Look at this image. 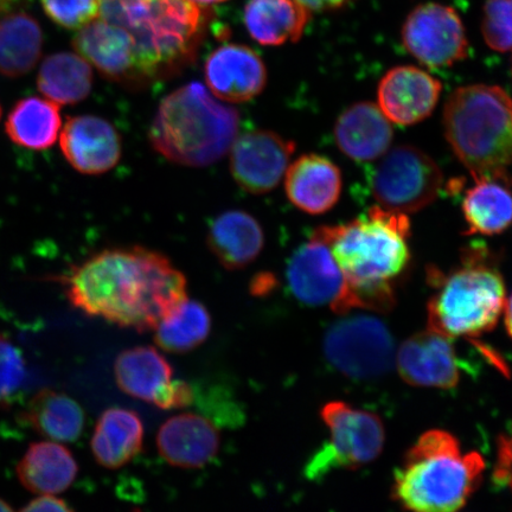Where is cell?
Returning <instances> with one entry per match:
<instances>
[{
  "label": "cell",
  "mask_w": 512,
  "mask_h": 512,
  "mask_svg": "<svg viewBox=\"0 0 512 512\" xmlns=\"http://www.w3.org/2000/svg\"><path fill=\"white\" fill-rule=\"evenodd\" d=\"M64 285L75 309L139 332L155 330L188 299L184 274L162 253L138 246L94 254Z\"/></svg>",
  "instance_id": "cell-1"
},
{
  "label": "cell",
  "mask_w": 512,
  "mask_h": 512,
  "mask_svg": "<svg viewBox=\"0 0 512 512\" xmlns=\"http://www.w3.org/2000/svg\"><path fill=\"white\" fill-rule=\"evenodd\" d=\"M99 19L130 47L136 88L181 73L194 62L208 18L190 0H99Z\"/></svg>",
  "instance_id": "cell-2"
},
{
  "label": "cell",
  "mask_w": 512,
  "mask_h": 512,
  "mask_svg": "<svg viewBox=\"0 0 512 512\" xmlns=\"http://www.w3.org/2000/svg\"><path fill=\"white\" fill-rule=\"evenodd\" d=\"M408 216L376 206L356 220L323 226L312 235L330 247L361 310L388 311L395 304L393 281L411 260Z\"/></svg>",
  "instance_id": "cell-3"
},
{
  "label": "cell",
  "mask_w": 512,
  "mask_h": 512,
  "mask_svg": "<svg viewBox=\"0 0 512 512\" xmlns=\"http://www.w3.org/2000/svg\"><path fill=\"white\" fill-rule=\"evenodd\" d=\"M240 114L198 82L160 102L149 131L153 150L178 165L204 168L219 162L238 137Z\"/></svg>",
  "instance_id": "cell-4"
},
{
  "label": "cell",
  "mask_w": 512,
  "mask_h": 512,
  "mask_svg": "<svg viewBox=\"0 0 512 512\" xmlns=\"http://www.w3.org/2000/svg\"><path fill=\"white\" fill-rule=\"evenodd\" d=\"M484 469L482 456L463 453L454 435L428 431L396 471L393 496L411 512H457L482 483Z\"/></svg>",
  "instance_id": "cell-5"
},
{
  "label": "cell",
  "mask_w": 512,
  "mask_h": 512,
  "mask_svg": "<svg viewBox=\"0 0 512 512\" xmlns=\"http://www.w3.org/2000/svg\"><path fill=\"white\" fill-rule=\"evenodd\" d=\"M444 126L448 143L472 177L512 165V99L502 88H458L446 102Z\"/></svg>",
  "instance_id": "cell-6"
},
{
  "label": "cell",
  "mask_w": 512,
  "mask_h": 512,
  "mask_svg": "<svg viewBox=\"0 0 512 512\" xmlns=\"http://www.w3.org/2000/svg\"><path fill=\"white\" fill-rule=\"evenodd\" d=\"M433 278L428 329L456 338L478 337L495 328L507 297L502 274L484 252L467 255L457 270Z\"/></svg>",
  "instance_id": "cell-7"
},
{
  "label": "cell",
  "mask_w": 512,
  "mask_h": 512,
  "mask_svg": "<svg viewBox=\"0 0 512 512\" xmlns=\"http://www.w3.org/2000/svg\"><path fill=\"white\" fill-rule=\"evenodd\" d=\"M320 415L329 428L330 441L307 464V477L316 479L336 469L355 470L380 456L386 434L379 416L341 401L326 403Z\"/></svg>",
  "instance_id": "cell-8"
},
{
  "label": "cell",
  "mask_w": 512,
  "mask_h": 512,
  "mask_svg": "<svg viewBox=\"0 0 512 512\" xmlns=\"http://www.w3.org/2000/svg\"><path fill=\"white\" fill-rule=\"evenodd\" d=\"M443 182L431 157L414 146L400 145L381 157L371 176V192L380 207L407 215L437 200Z\"/></svg>",
  "instance_id": "cell-9"
},
{
  "label": "cell",
  "mask_w": 512,
  "mask_h": 512,
  "mask_svg": "<svg viewBox=\"0 0 512 512\" xmlns=\"http://www.w3.org/2000/svg\"><path fill=\"white\" fill-rule=\"evenodd\" d=\"M394 339L379 318L357 315L338 320L324 337L326 360L354 380L376 379L394 363Z\"/></svg>",
  "instance_id": "cell-10"
},
{
  "label": "cell",
  "mask_w": 512,
  "mask_h": 512,
  "mask_svg": "<svg viewBox=\"0 0 512 512\" xmlns=\"http://www.w3.org/2000/svg\"><path fill=\"white\" fill-rule=\"evenodd\" d=\"M287 283L293 296L309 306H329L336 313L360 309L328 243L312 235L287 266Z\"/></svg>",
  "instance_id": "cell-11"
},
{
  "label": "cell",
  "mask_w": 512,
  "mask_h": 512,
  "mask_svg": "<svg viewBox=\"0 0 512 512\" xmlns=\"http://www.w3.org/2000/svg\"><path fill=\"white\" fill-rule=\"evenodd\" d=\"M402 41L416 60L433 69L464 60L469 48L457 11L437 3L422 4L411 12L403 25Z\"/></svg>",
  "instance_id": "cell-12"
},
{
  "label": "cell",
  "mask_w": 512,
  "mask_h": 512,
  "mask_svg": "<svg viewBox=\"0 0 512 512\" xmlns=\"http://www.w3.org/2000/svg\"><path fill=\"white\" fill-rule=\"evenodd\" d=\"M294 151L296 143L277 132H246L230 147V172L249 194H267L283 181Z\"/></svg>",
  "instance_id": "cell-13"
},
{
  "label": "cell",
  "mask_w": 512,
  "mask_h": 512,
  "mask_svg": "<svg viewBox=\"0 0 512 512\" xmlns=\"http://www.w3.org/2000/svg\"><path fill=\"white\" fill-rule=\"evenodd\" d=\"M60 146L67 162L83 175H104L123 155L117 128L96 115L69 118L61 131Z\"/></svg>",
  "instance_id": "cell-14"
},
{
  "label": "cell",
  "mask_w": 512,
  "mask_h": 512,
  "mask_svg": "<svg viewBox=\"0 0 512 512\" xmlns=\"http://www.w3.org/2000/svg\"><path fill=\"white\" fill-rule=\"evenodd\" d=\"M396 362L402 380L414 387L451 389L460 380L452 338L431 329L408 338Z\"/></svg>",
  "instance_id": "cell-15"
},
{
  "label": "cell",
  "mask_w": 512,
  "mask_h": 512,
  "mask_svg": "<svg viewBox=\"0 0 512 512\" xmlns=\"http://www.w3.org/2000/svg\"><path fill=\"white\" fill-rule=\"evenodd\" d=\"M204 76L210 93L217 99L241 104L264 91L267 69L251 48L226 44L211 53L204 64Z\"/></svg>",
  "instance_id": "cell-16"
},
{
  "label": "cell",
  "mask_w": 512,
  "mask_h": 512,
  "mask_svg": "<svg viewBox=\"0 0 512 512\" xmlns=\"http://www.w3.org/2000/svg\"><path fill=\"white\" fill-rule=\"evenodd\" d=\"M441 83L415 67H396L384 75L380 82V110L390 123L402 126L420 123L437 106Z\"/></svg>",
  "instance_id": "cell-17"
},
{
  "label": "cell",
  "mask_w": 512,
  "mask_h": 512,
  "mask_svg": "<svg viewBox=\"0 0 512 512\" xmlns=\"http://www.w3.org/2000/svg\"><path fill=\"white\" fill-rule=\"evenodd\" d=\"M284 178L288 201L310 215L328 213L342 194L341 170L329 158L316 153L294 160Z\"/></svg>",
  "instance_id": "cell-18"
},
{
  "label": "cell",
  "mask_w": 512,
  "mask_h": 512,
  "mask_svg": "<svg viewBox=\"0 0 512 512\" xmlns=\"http://www.w3.org/2000/svg\"><path fill=\"white\" fill-rule=\"evenodd\" d=\"M160 456L172 466L197 469L207 465L220 450V434L201 415L184 413L165 421L157 435Z\"/></svg>",
  "instance_id": "cell-19"
},
{
  "label": "cell",
  "mask_w": 512,
  "mask_h": 512,
  "mask_svg": "<svg viewBox=\"0 0 512 512\" xmlns=\"http://www.w3.org/2000/svg\"><path fill=\"white\" fill-rule=\"evenodd\" d=\"M208 247L228 271L251 265L265 248L264 229L247 211L227 210L211 222Z\"/></svg>",
  "instance_id": "cell-20"
},
{
  "label": "cell",
  "mask_w": 512,
  "mask_h": 512,
  "mask_svg": "<svg viewBox=\"0 0 512 512\" xmlns=\"http://www.w3.org/2000/svg\"><path fill=\"white\" fill-rule=\"evenodd\" d=\"M335 139L344 155L355 162H373L388 151L393 127L379 106L360 102L338 118Z\"/></svg>",
  "instance_id": "cell-21"
},
{
  "label": "cell",
  "mask_w": 512,
  "mask_h": 512,
  "mask_svg": "<svg viewBox=\"0 0 512 512\" xmlns=\"http://www.w3.org/2000/svg\"><path fill=\"white\" fill-rule=\"evenodd\" d=\"M79 466L73 453L56 441L31 444L17 466L19 482L37 495H59L72 486Z\"/></svg>",
  "instance_id": "cell-22"
},
{
  "label": "cell",
  "mask_w": 512,
  "mask_h": 512,
  "mask_svg": "<svg viewBox=\"0 0 512 512\" xmlns=\"http://www.w3.org/2000/svg\"><path fill=\"white\" fill-rule=\"evenodd\" d=\"M144 425L131 409L113 407L96 422L91 447L94 458L106 469L117 470L143 450Z\"/></svg>",
  "instance_id": "cell-23"
},
{
  "label": "cell",
  "mask_w": 512,
  "mask_h": 512,
  "mask_svg": "<svg viewBox=\"0 0 512 512\" xmlns=\"http://www.w3.org/2000/svg\"><path fill=\"white\" fill-rule=\"evenodd\" d=\"M473 178L475 185L463 201L467 234L503 233L512 224V191L505 171Z\"/></svg>",
  "instance_id": "cell-24"
},
{
  "label": "cell",
  "mask_w": 512,
  "mask_h": 512,
  "mask_svg": "<svg viewBox=\"0 0 512 512\" xmlns=\"http://www.w3.org/2000/svg\"><path fill=\"white\" fill-rule=\"evenodd\" d=\"M310 11L297 0H249L245 8L246 28L262 46H281L302 38Z\"/></svg>",
  "instance_id": "cell-25"
},
{
  "label": "cell",
  "mask_w": 512,
  "mask_h": 512,
  "mask_svg": "<svg viewBox=\"0 0 512 512\" xmlns=\"http://www.w3.org/2000/svg\"><path fill=\"white\" fill-rule=\"evenodd\" d=\"M114 375L125 394L153 403L174 380V369L157 349L137 347L121 352L115 360Z\"/></svg>",
  "instance_id": "cell-26"
},
{
  "label": "cell",
  "mask_w": 512,
  "mask_h": 512,
  "mask_svg": "<svg viewBox=\"0 0 512 512\" xmlns=\"http://www.w3.org/2000/svg\"><path fill=\"white\" fill-rule=\"evenodd\" d=\"M62 120L55 102L30 96L16 102L6 119L5 131L12 143L31 151H44L56 143Z\"/></svg>",
  "instance_id": "cell-27"
},
{
  "label": "cell",
  "mask_w": 512,
  "mask_h": 512,
  "mask_svg": "<svg viewBox=\"0 0 512 512\" xmlns=\"http://www.w3.org/2000/svg\"><path fill=\"white\" fill-rule=\"evenodd\" d=\"M43 48L40 24L27 12L0 18V75L21 78L35 68Z\"/></svg>",
  "instance_id": "cell-28"
},
{
  "label": "cell",
  "mask_w": 512,
  "mask_h": 512,
  "mask_svg": "<svg viewBox=\"0 0 512 512\" xmlns=\"http://www.w3.org/2000/svg\"><path fill=\"white\" fill-rule=\"evenodd\" d=\"M23 419L42 437L56 443H72L85 427V412L69 395L43 389L29 402Z\"/></svg>",
  "instance_id": "cell-29"
},
{
  "label": "cell",
  "mask_w": 512,
  "mask_h": 512,
  "mask_svg": "<svg viewBox=\"0 0 512 512\" xmlns=\"http://www.w3.org/2000/svg\"><path fill=\"white\" fill-rule=\"evenodd\" d=\"M37 86L56 105L79 104L92 91L91 64L82 56L73 53L50 55L42 63Z\"/></svg>",
  "instance_id": "cell-30"
},
{
  "label": "cell",
  "mask_w": 512,
  "mask_h": 512,
  "mask_svg": "<svg viewBox=\"0 0 512 512\" xmlns=\"http://www.w3.org/2000/svg\"><path fill=\"white\" fill-rule=\"evenodd\" d=\"M155 330L156 343L160 349L183 354L207 341L211 330L210 313L202 303L185 299Z\"/></svg>",
  "instance_id": "cell-31"
},
{
  "label": "cell",
  "mask_w": 512,
  "mask_h": 512,
  "mask_svg": "<svg viewBox=\"0 0 512 512\" xmlns=\"http://www.w3.org/2000/svg\"><path fill=\"white\" fill-rule=\"evenodd\" d=\"M483 37L491 49L512 51V0H488L484 5Z\"/></svg>",
  "instance_id": "cell-32"
},
{
  "label": "cell",
  "mask_w": 512,
  "mask_h": 512,
  "mask_svg": "<svg viewBox=\"0 0 512 512\" xmlns=\"http://www.w3.org/2000/svg\"><path fill=\"white\" fill-rule=\"evenodd\" d=\"M44 12L60 27L80 30L99 17V0H41Z\"/></svg>",
  "instance_id": "cell-33"
},
{
  "label": "cell",
  "mask_w": 512,
  "mask_h": 512,
  "mask_svg": "<svg viewBox=\"0 0 512 512\" xmlns=\"http://www.w3.org/2000/svg\"><path fill=\"white\" fill-rule=\"evenodd\" d=\"M27 368L21 350L0 336V405L10 402L21 390Z\"/></svg>",
  "instance_id": "cell-34"
},
{
  "label": "cell",
  "mask_w": 512,
  "mask_h": 512,
  "mask_svg": "<svg viewBox=\"0 0 512 512\" xmlns=\"http://www.w3.org/2000/svg\"><path fill=\"white\" fill-rule=\"evenodd\" d=\"M195 402V390L191 384L181 380H172L152 405L164 411L187 408Z\"/></svg>",
  "instance_id": "cell-35"
},
{
  "label": "cell",
  "mask_w": 512,
  "mask_h": 512,
  "mask_svg": "<svg viewBox=\"0 0 512 512\" xmlns=\"http://www.w3.org/2000/svg\"><path fill=\"white\" fill-rule=\"evenodd\" d=\"M495 477L499 483L512 489V431L509 437L499 438Z\"/></svg>",
  "instance_id": "cell-36"
},
{
  "label": "cell",
  "mask_w": 512,
  "mask_h": 512,
  "mask_svg": "<svg viewBox=\"0 0 512 512\" xmlns=\"http://www.w3.org/2000/svg\"><path fill=\"white\" fill-rule=\"evenodd\" d=\"M21 512H74V510L55 495H42L25 505Z\"/></svg>",
  "instance_id": "cell-37"
},
{
  "label": "cell",
  "mask_w": 512,
  "mask_h": 512,
  "mask_svg": "<svg viewBox=\"0 0 512 512\" xmlns=\"http://www.w3.org/2000/svg\"><path fill=\"white\" fill-rule=\"evenodd\" d=\"M297 2L303 5L307 11L323 12L343 8L351 0H297Z\"/></svg>",
  "instance_id": "cell-38"
},
{
  "label": "cell",
  "mask_w": 512,
  "mask_h": 512,
  "mask_svg": "<svg viewBox=\"0 0 512 512\" xmlns=\"http://www.w3.org/2000/svg\"><path fill=\"white\" fill-rule=\"evenodd\" d=\"M252 287L253 292L256 294L267 293L274 287V279L271 275L262 274L258 279L255 278Z\"/></svg>",
  "instance_id": "cell-39"
},
{
  "label": "cell",
  "mask_w": 512,
  "mask_h": 512,
  "mask_svg": "<svg viewBox=\"0 0 512 512\" xmlns=\"http://www.w3.org/2000/svg\"><path fill=\"white\" fill-rule=\"evenodd\" d=\"M504 318L505 326H507L509 335L512 338V296L507 300V302H505Z\"/></svg>",
  "instance_id": "cell-40"
},
{
  "label": "cell",
  "mask_w": 512,
  "mask_h": 512,
  "mask_svg": "<svg viewBox=\"0 0 512 512\" xmlns=\"http://www.w3.org/2000/svg\"><path fill=\"white\" fill-rule=\"evenodd\" d=\"M18 2L19 0H0V15L4 14L11 6H14Z\"/></svg>",
  "instance_id": "cell-41"
},
{
  "label": "cell",
  "mask_w": 512,
  "mask_h": 512,
  "mask_svg": "<svg viewBox=\"0 0 512 512\" xmlns=\"http://www.w3.org/2000/svg\"><path fill=\"white\" fill-rule=\"evenodd\" d=\"M190 2L200 5V6H207V5L224 3V2H227V0H190Z\"/></svg>",
  "instance_id": "cell-42"
},
{
  "label": "cell",
  "mask_w": 512,
  "mask_h": 512,
  "mask_svg": "<svg viewBox=\"0 0 512 512\" xmlns=\"http://www.w3.org/2000/svg\"><path fill=\"white\" fill-rule=\"evenodd\" d=\"M0 512H15L4 499L0 498Z\"/></svg>",
  "instance_id": "cell-43"
},
{
  "label": "cell",
  "mask_w": 512,
  "mask_h": 512,
  "mask_svg": "<svg viewBox=\"0 0 512 512\" xmlns=\"http://www.w3.org/2000/svg\"><path fill=\"white\" fill-rule=\"evenodd\" d=\"M0 118H2V106H0Z\"/></svg>",
  "instance_id": "cell-44"
}]
</instances>
